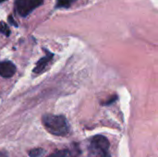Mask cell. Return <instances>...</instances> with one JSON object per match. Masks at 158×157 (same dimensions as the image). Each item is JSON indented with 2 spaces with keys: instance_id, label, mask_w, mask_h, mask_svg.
<instances>
[{
  "instance_id": "cell-1",
  "label": "cell",
  "mask_w": 158,
  "mask_h": 157,
  "mask_svg": "<svg viewBox=\"0 0 158 157\" xmlns=\"http://www.w3.org/2000/svg\"><path fill=\"white\" fill-rule=\"evenodd\" d=\"M43 124L49 133L56 136H66L69 131V126L64 116L44 115L43 117Z\"/></svg>"
},
{
  "instance_id": "cell-2",
  "label": "cell",
  "mask_w": 158,
  "mask_h": 157,
  "mask_svg": "<svg viewBox=\"0 0 158 157\" xmlns=\"http://www.w3.org/2000/svg\"><path fill=\"white\" fill-rule=\"evenodd\" d=\"M109 142L103 135H95L90 141L89 156L90 157H110Z\"/></svg>"
},
{
  "instance_id": "cell-3",
  "label": "cell",
  "mask_w": 158,
  "mask_h": 157,
  "mask_svg": "<svg viewBox=\"0 0 158 157\" xmlns=\"http://www.w3.org/2000/svg\"><path fill=\"white\" fill-rule=\"evenodd\" d=\"M43 3L44 0H16L15 9L20 17H27Z\"/></svg>"
},
{
  "instance_id": "cell-4",
  "label": "cell",
  "mask_w": 158,
  "mask_h": 157,
  "mask_svg": "<svg viewBox=\"0 0 158 157\" xmlns=\"http://www.w3.org/2000/svg\"><path fill=\"white\" fill-rule=\"evenodd\" d=\"M81 148L79 144H72L70 147L57 151L47 157H79L81 155Z\"/></svg>"
},
{
  "instance_id": "cell-5",
  "label": "cell",
  "mask_w": 158,
  "mask_h": 157,
  "mask_svg": "<svg viewBox=\"0 0 158 157\" xmlns=\"http://www.w3.org/2000/svg\"><path fill=\"white\" fill-rule=\"evenodd\" d=\"M16 73V66L10 61H0V76L10 78Z\"/></svg>"
},
{
  "instance_id": "cell-6",
  "label": "cell",
  "mask_w": 158,
  "mask_h": 157,
  "mask_svg": "<svg viewBox=\"0 0 158 157\" xmlns=\"http://www.w3.org/2000/svg\"><path fill=\"white\" fill-rule=\"evenodd\" d=\"M45 52H46V55L44 57H42L41 59H39L38 62L36 63V66L33 68V73H41L42 71H44L45 69V68L47 67L48 63L52 60L54 54H52L46 50H45Z\"/></svg>"
},
{
  "instance_id": "cell-7",
  "label": "cell",
  "mask_w": 158,
  "mask_h": 157,
  "mask_svg": "<svg viewBox=\"0 0 158 157\" xmlns=\"http://www.w3.org/2000/svg\"><path fill=\"white\" fill-rule=\"evenodd\" d=\"M77 0H56V8H68Z\"/></svg>"
},
{
  "instance_id": "cell-8",
  "label": "cell",
  "mask_w": 158,
  "mask_h": 157,
  "mask_svg": "<svg viewBox=\"0 0 158 157\" xmlns=\"http://www.w3.org/2000/svg\"><path fill=\"white\" fill-rule=\"evenodd\" d=\"M0 33H2L6 36L10 35V30H9L8 26L6 25V23H5L4 21L0 22Z\"/></svg>"
},
{
  "instance_id": "cell-9",
  "label": "cell",
  "mask_w": 158,
  "mask_h": 157,
  "mask_svg": "<svg viewBox=\"0 0 158 157\" xmlns=\"http://www.w3.org/2000/svg\"><path fill=\"white\" fill-rule=\"evenodd\" d=\"M44 154V150L42 148H35L32 149L29 152V156L30 157H39Z\"/></svg>"
},
{
  "instance_id": "cell-10",
  "label": "cell",
  "mask_w": 158,
  "mask_h": 157,
  "mask_svg": "<svg viewBox=\"0 0 158 157\" xmlns=\"http://www.w3.org/2000/svg\"><path fill=\"white\" fill-rule=\"evenodd\" d=\"M117 98H118V97H117V95L113 96V97H112V98H111L110 100H108V101L105 102V103H104V105H111L112 103H114V102H115V101L117 100Z\"/></svg>"
},
{
  "instance_id": "cell-11",
  "label": "cell",
  "mask_w": 158,
  "mask_h": 157,
  "mask_svg": "<svg viewBox=\"0 0 158 157\" xmlns=\"http://www.w3.org/2000/svg\"><path fill=\"white\" fill-rule=\"evenodd\" d=\"M8 21H9V23H11L12 25H14V26H18V24L13 20V18H12V16H8Z\"/></svg>"
},
{
  "instance_id": "cell-12",
  "label": "cell",
  "mask_w": 158,
  "mask_h": 157,
  "mask_svg": "<svg viewBox=\"0 0 158 157\" xmlns=\"http://www.w3.org/2000/svg\"><path fill=\"white\" fill-rule=\"evenodd\" d=\"M0 157H8L5 152H0Z\"/></svg>"
},
{
  "instance_id": "cell-13",
  "label": "cell",
  "mask_w": 158,
  "mask_h": 157,
  "mask_svg": "<svg viewBox=\"0 0 158 157\" xmlns=\"http://www.w3.org/2000/svg\"><path fill=\"white\" fill-rule=\"evenodd\" d=\"M5 1H6V0H0V3H2V2H5Z\"/></svg>"
}]
</instances>
